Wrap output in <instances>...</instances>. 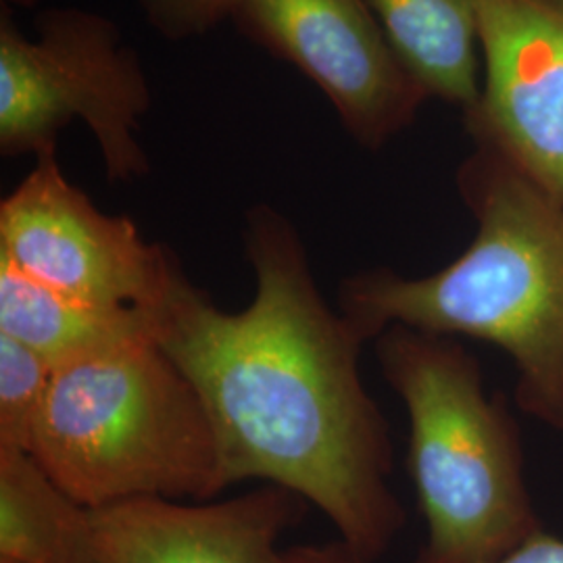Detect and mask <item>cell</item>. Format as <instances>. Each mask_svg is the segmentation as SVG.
I'll return each instance as SVG.
<instances>
[{
  "label": "cell",
  "mask_w": 563,
  "mask_h": 563,
  "mask_svg": "<svg viewBox=\"0 0 563 563\" xmlns=\"http://www.w3.org/2000/svg\"><path fill=\"white\" fill-rule=\"evenodd\" d=\"M141 59L101 13L78 7L44 9L36 38L23 36L7 2L0 15V153L57 151L74 120L99 144L107 180L134 181L151 163L136 139L151 109Z\"/></svg>",
  "instance_id": "5"
},
{
  "label": "cell",
  "mask_w": 563,
  "mask_h": 563,
  "mask_svg": "<svg viewBox=\"0 0 563 563\" xmlns=\"http://www.w3.org/2000/svg\"><path fill=\"white\" fill-rule=\"evenodd\" d=\"M232 20L313 81L363 148H383L430 99L367 0H239Z\"/></svg>",
  "instance_id": "7"
},
{
  "label": "cell",
  "mask_w": 563,
  "mask_h": 563,
  "mask_svg": "<svg viewBox=\"0 0 563 563\" xmlns=\"http://www.w3.org/2000/svg\"><path fill=\"white\" fill-rule=\"evenodd\" d=\"M280 563H362L344 544H297L282 551Z\"/></svg>",
  "instance_id": "15"
},
{
  "label": "cell",
  "mask_w": 563,
  "mask_h": 563,
  "mask_svg": "<svg viewBox=\"0 0 563 563\" xmlns=\"http://www.w3.org/2000/svg\"><path fill=\"white\" fill-rule=\"evenodd\" d=\"M484 88L467 113L483 146L563 205V11L544 0H481Z\"/></svg>",
  "instance_id": "8"
},
{
  "label": "cell",
  "mask_w": 563,
  "mask_h": 563,
  "mask_svg": "<svg viewBox=\"0 0 563 563\" xmlns=\"http://www.w3.org/2000/svg\"><path fill=\"white\" fill-rule=\"evenodd\" d=\"M53 376L36 351L0 334V446L30 451Z\"/></svg>",
  "instance_id": "13"
},
{
  "label": "cell",
  "mask_w": 563,
  "mask_h": 563,
  "mask_svg": "<svg viewBox=\"0 0 563 563\" xmlns=\"http://www.w3.org/2000/svg\"><path fill=\"white\" fill-rule=\"evenodd\" d=\"M409 418L407 465L426 520L416 563H497L543 528L523 481L516 423L460 342L407 325L376 339Z\"/></svg>",
  "instance_id": "4"
},
{
  "label": "cell",
  "mask_w": 563,
  "mask_h": 563,
  "mask_svg": "<svg viewBox=\"0 0 563 563\" xmlns=\"http://www.w3.org/2000/svg\"><path fill=\"white\" fill-rule=\"evenodd\" d=\"M460 188L476 218L462 255L423 278L360 272L342 282L339 309L365 342L407 325L497 344L523 411L563 430V205L483 144Z\"/></svg>",
  "instance_id": "2"
},
{
  "label": "cell",
  "mask_w": 563,
  "mask_h": 563,
  "mask_svg": "<svg viewBox=\"0 0 563 563\" xmlns=\"http://www.w3.org/2000/svg\"><path fill=\"white\" fill-rule=\"evenodd\" d=\"M151 27L167 41H190L232 20L239 0H139Z\"/></svg>",
  "instance_id": "14"
},
{
  "label": "cell",
  "mask_w": 563,
  "mask_h": 563,
  "mask_svg": "<svg viewBox=\"0 0 563 563\" xmlns=\"http://www.w3.org/2000/svg\"><path fill=\"white\" fill-rule=\"evenodd\" d=\"M544 2H549V4H553V7H558V9L563 11V0H544Z\"/></svg>",
  "instance_id": "17"
},
{
  "label": "cell",
  "mask_w": 563,
  "mask_h": 563,
  "mask_svg": "<svg viewBox=\"0 0 563 563\" xmlns=\"http://www.w3.org/2000/svg\"><path fill=\"white\" fill-rule=\"evenodd\" d=\"M497 563H563V541L541 530Z\"/></svg>",
  "instance_id": "16"
},
{
  "label": "cell",
  "mask_w": 563,
  "mask_h": 563,
  "mask_svg": "<svg viewBox=\"0 0 563 563\" xmlns=\"http://www.w3.org/2000/svg\"><path fill=\"white\" fill-rule=\"evenodd\" d=\"M242 244L253 301L223 311L181 272L159 309V346L201 395L230 486L292 490L360 562H378L405 511L388 484V426L362 378L365 339L325 302L299 230L276 207L249 209Z\"/></svg>",
  "instance_id": "1"
},
{
  "label": "cell",
  "mask_w": 563,
  "mask_h": 563,
  "mask_svg": "<svg viewBox=\"0 0 563 563\" xmlns=\"http://www.w3.org/2000/svg\"><path fill=\"white\" fill-rule=\"evenodd\" d=\"M27 453L88 509L230 486L201 395L157 342L55 369Z\"/></svg>",
  "instance_id": "3"
},
{
  "label": "cell",
  "mask_w": 563,
  "mask_h": 563,
  "mask_svg": "<svg viewBox=\"0 0 563 563\" xmlns=\"http://www.w3.org/2000/svg\"><path fill=\"white\" fill-rule=\"evenodd\" d=\"M159 311L80 301L0 260V334L30 346L55 369L139 344H159Z\"/></svg>",
  "instance_id": "10"
},
{
  "label": "cell",
  "mask_w": 563,
  "mask_h": 563,
  "mask_svg": "<svg viewBox=\"0 0 563 563\" xmlns=\"http://www.w3.org/2000/svg\"><path fill=\"white\" fill-rule=\"evenodd\" d=\"M0 260L99 307L159 311L181 265L125 216L101 211L60 169L57 151L0 202Z\"/></svg>",
  "instance_id": "6"
},
{
  "label": "cell",
  "mask_w": 563,
  "mask_h": 563,
  "mask_svg": "<svg viewBox=\"0 0 563 563\" xmlns=\"http://www.w3.org/2000/svg\"><path fill=\"white\" fill-rule=\"evenodd\" d=\"M409 74L430 99L472 113L481 101V0H367Z\"/></svg>",
  "instance_id": "11"
},
{
  "label": "cell",
  "mask_w": 563,
  "mask_h": 563,
  "mask_svg": "<svg viewBox=\"0 0 563 563\" xmlns=\"http://www.w3.org/2000/svg\"><path fill=\"white\" fill-rule=\"evenodd\" d=\"M305 501L263 484L225 501L141 497L92 509L95 563H280Z\"/></svg>",
  "instance_id": "9"
},
{
  "label": "cell",
  "mask_w": 563,
  "mask_h": 563,
  "mask_svg": "<svg viewBox=\"0 0 563 563\" xmlns=\"http://www.w3.org/2000/svg\"><path fill=\"white\" fill-rule=\"evenodd\" d=\"M0 563H95L92 509L11 446H0Z\"/></svg>",
  "instance_id": "12"
}]
</instances>
